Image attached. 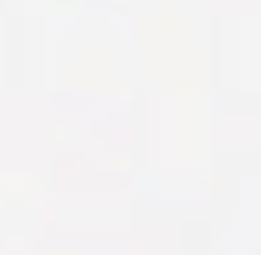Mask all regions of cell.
I'll return each instance as SVG.
<instances>
[]
</instances>
